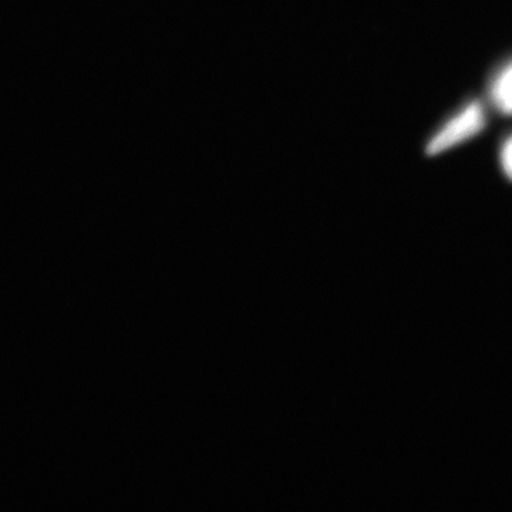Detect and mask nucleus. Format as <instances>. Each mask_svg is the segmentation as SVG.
<instances>
[{
	"mask_svg": "<svg viewBox=\"0 0 512 512\" xmlns=\"http://www.w3.org/2000/svg\"><path fill=\"white\" fill-rule=\"evenodd\" d=\"M500 161L505 177L512 181V133L501 144Z\"/></svg>",
	"mask_w": 512,
	"mask_h": 512,
	"instance_id": "3",
	"label": "nucleus"
},
{
	"mask_svg": "<svg viewBox=\"0 0 512 512\" xmlns=\"http://www.w3.org/2000/svg\"><path fill=\"white\" fill-rule=\"evenodd\" d=\"M485 127H487V113H485L483 104L477 100L471 101L431 137L426 147V153L429 156L444 153V151L478 136Z\"/></svg>",
	"mask_w": 512,
	"mask_h": 512,
	"instance_id": "1",
	"label": "nucleus"
},
{
	"mask_svg": "<svg viewBox=\"0 0 512 512\" xmlns=\"http://www.w3.org/2000/svg\"><path fill=\"white\" fill-rule=\"evenodd\" d=\"M488 97L498 113L512 117V59L503 64L491 77Z\"/></svg>",
	"mask_w": 512,
	"mask_h": 512,
	"instance_id": "2",
	"label": "nucleus"
}]
</instances>
